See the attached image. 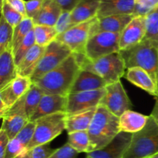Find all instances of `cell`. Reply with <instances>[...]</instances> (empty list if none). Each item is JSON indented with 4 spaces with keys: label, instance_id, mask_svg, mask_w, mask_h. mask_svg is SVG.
Returning a JSON list of instances; mask_svg holds the SVG:
<instances>
[{
    "label": "cell",
    "instance_id": "1",
    "mask_svg": "<svg viewBox=\"0 0 158 158\" xmlns=\"http://www.w3.org/2000/svg\"><path fill=\"white\" fill-rule=\"evenodd\" d=\"M80 69L73 53L60 66L34 83L46 94L68 96Z\"/></svg>",
    "mask_w": 158,
    "mask_h": 158
},
{
    "label": "cell",
    "instance_id": "2",
    "mask_svg": "<svg viewBox=\"0 0 158 158\" xmlns=\"http://www.w3.org/2000/svg\"><path fill=\"white\" fill-rule=\"evenodd\" d=\"M87 131L89 137L88 153L102 149L121 132L120 117L99 105Z\"/></svg>",
    "mask_w": 158,
    "mask_h": 158
},
{
    "label": "cell",
    "instance_id": "3",
    "mask_svg": "<svg viewBox=\"0 0 158 158\" xmlns=\"http://www.w3.org/2000/svg\"><path fill=\"white\" fill-rule=\"evenodd\" d=\"M120 52L127 69L140 67L144 69L158 86V46L144 39L136 46Z\"/></svg>",
    "mask_w": 158,
    "mask_h": 158
},
{
    "label": "cell",
    "instance_id": "4",
    "mask_svg": "<svg viewBox=\"0 0 158 158\" xmlns=\"http://www.w3.org/2000/svg\"><path fill=\"white\" fill-rule=\"evenodd\" d=\"M158 154V123L149 116L147 124L133 134L129 149L123 158H150Z\"/></svg>",
    "mask_w": 158,
    "mask_h": 158
},
{
    "label": "cell",
    "instance_id": "5",
    "mask_svg": "<svg viewBox=\"0 0 158 158\" xmlns=\"http://www.w3.org/2000/svg\"><path fill=\"white\" fill-rule=\"evenodd\" d=\"M126 69L125 61L120 52L105 56L94 61L88 60L81 68V69L96 73L107 84L120 80V78L124 76Z\"/></svg>",
    "mask_w": 158,
    "mask_h": 158
},
{
    "label": "cell",
    "instance_id": "6",
    "mask_svg": "<svg viewBox=\"0 0 158 158\" xmlns=\"http://www.w3.org/2000/svg\"><path fill=\"white\" fill-rule=\"evenodd\" d=\"M66 113H56L35 120V133L26 150L47 144L60 136L66 130Z\"/></svg>",
    "mask_w": 158,
    "mask_h": 158
},
{
    "label": "cell",
    "instance_id": "7",
    "mask_svg": "<svg viewBox=\"0 0 158 158\" xmlns=\"http://www.w3.org/2000/svg\"><path fill=\"white\" fill-rule=\"evenodd\" d=\"M72 54V50L61 42L56 40L52 42L46 46L43 57L34 73L30 77L32 83L38 81L43 76L56 69Z\"/></svg>",
    "mask_w": 158,
    "mask_h": 158
},
{
    "label": "cell",
    "instance_id": "8",
    "mask_svg": "<svg viewBox=\"0 0 158 158\" xmlns=\"http://www.w3.org/2000/svg\"><path fill=\"white\" fill-rule=\"evenodd\" d=\"M120 33L100 32L89 38L85 53L89 61H94L105 56L119 52Z\"/></svg>",
    "mask_w": 158,
    "mask_h": 158
},
{
    "label": "cell",
    "instance_id": "9",
    "mask_svg": "<svg viewBox=\"0 0 158 158\" xmlns=\"http://www.w3.org/2000/svg\"><path fill=\"white\" fill-rule=\"evenodd\" d=\"M104 97L100 101V105L117 117H120L127 110L132 107V104L128 97L121 81L108 84L105 87Z\"/></svg>",
    "mask_w": 158,
    "mask_h": 158
},
{
    "label": "cell",
    "instance_id": "10",
    "mask_svg": "<svg viewBox=\"0 0 158 158\" xmlns=\"http://www.w3.org/2000/svg\"><path fill=\"white\" fill-rule=\"evenodd\" d=\"M2 118V125L1 129L7 134L10 140L15 138L30 122L25 107V95L11 106Z\"/></svg>",
    "mask_w": 158,
    "mask_h": 158
},
{
    "label": "cell",
    "instance_id": "11",
    "mask_svg": "<svg viewBox=\"0 0 158 158\" xmlns=\"http://www.w3.org/2000/svg\"><path fill=\"white\" fill-rule=\"evenodd\" d=\"M95 19L75 25L66 32L58 35L56 40L67 46L72 50L73 53H85L91 26Z\"/></svg>",
    "mask_w": 158,
    "mask_h": 158
},
{
    "label": "cell",
    "instance_id": "12",
    "mask_svg": "<svg viewBox=\"0 0 158 158\" xmlns=\"http://www.w3.org/2000/svg\"><path fill=\"white\" fill-rule=\"evenodd\" d=\"M105 93L106 90L103 88L97 90L69 94L67 96L66 114H73L97 107L104 97Z\"/></svg>",
    "mask_w": 158,
    "mask_h": 158
},
{
    "label": "cell",
    "instance_id": "13",
    "mask_svg": "<svg viewBox=\"0 0 158 158\" xmlns=\"http://www.w3.org/2000/svg\"><path fill=\"white\" fill-rule=\"evenodd\" d=\"M133 134L121 131L102 149L86 154L87 158H123L131 144Z\"/></svg>",
    "mask_w": 158,
    "mask_h": 158
},
{
    "label": "cell",
    "instance_id": "14",
    "mask_svg": "<svg viewBox=\"0 0 158 158\" xmlns=\"http://www.w3.org/2000/svg\"><path fill=\"white\" fill-rule=\"evenodd\" d=\"M146 35L145 17L134 16L120 33V49L126 50L143 41Z\"/></svg>",
    "mask_w": 158,
    "mask_h": 158
},
{
    "label": "cell",
    "instance_id": "15",
    "mask_svg": "<svg viewBox=\"0 0 158 158\" xmlns=\"http://www.w3.org/2000/svg\"><path fill=\"white\" fill-rule=\"evenodd\" d=\"M134 17V15H114L100 19L96 17L91 26L89 37L103 32L121 33Z\"/></svg>",
    "mask_w": 158,
    "mask_h": 158
},
{
    "label": "cell",
    "instance_id": "16",
    "mask_svg": "<svg viewBox=\"0 0 158 158\" xmlns=\"http://www.w3.org/2000/svg\"><path fill=\"white\" fill-rule=\"evenodd\" d=\"M67 96L45 94L42 97L38 107L30 118V121H35L45 116L56 113H66Z\"/></svg>",
    "mask_w": 158,
    "mask_h": 158
},
{
    "label": "cell",
    "instance_id": "17",
    "mask_svg": "<svg viewBox=\"0 0 158 158\" xmlns=\"http://www.w3.org/2000/svg\"><path fill=\"white\" fill-rule=\"evenodd\" d=\"M32 84L30 78L18 76L4 89L0 90V101L10 108L28 92Z\"/></svg>",
    "mask_w": 158,
    "mask_h": 158
},
{
    "label": "cell",
    "instance_id": "18",
    "mask_svg": "<svg viewBox=\"0 0 158 158\" xmlns=\"http://www.w3.org/2000/svg\"><path fill=\"white\" fill-rule=\"evenodd\" d=\"M107 85L104 80L94 73L86 69H80L76 77L69 94L103 89Z\"/></svg>",
    "mask_w": 158,
    "mask_h": 158
},
{
    "label": "cell",
    "instance_id": "19",
    "mask_svg": "<svg viewBox=\"0 0 158 158\" xmlns=\"http://www.w3.org/2000/svg\"><path fill=\"white\" fill-rule=\"evenodd\" d=\"M135 0H100L97 17L98 19L114 15H133Z\"/></svg>",
    "mask_w": 158,
    "mask_h": 158
},
{
    "label": "cell",
    "instance_id": "20",
    "mask_svg": "<svg viewBox=\"0 0 158 158\" xmlns=\"http://www.w3.org/2000/svg\"><path fill=\"white\" fill-rule=\"evenodd\" d=\"M125 77L137 87L143 89L151 95L158 97V86L147 71L140 67L127 69Z\"/></svg>",
    "mask_w": 158,
    "mask_h": 158
},
{
    "label": "cell",
    "instance_id": "21",
    "mask_svg": "<svg viewBox=\"0 0 158 158\" xmlns=\"http://www.w3.org/2000/svg\"><path fill=\"white\" fill-rule=\"evenodd\" d=\"M18 77L17 66L12 49L0 52V90Z\"/></svg>",
    "mask_w": 158,
    "mask_h": 158
},
{
    "label": "cell",
    "instance_id": "22",
    "mask_svg": "<svg viewBox=\"0 0 158 158\" xmlns=\"http://www.w3.org/2000/svg\"><path fill=\"white\" fill-rule=\"evenodd\" d=\"M46 47L35 44L25 56L21 63L17 66L18 76L30 78L35 72L40 60L44 54Z\"/></svg>",
    "mask_w": 158,
    "mask_h": 158
},
{
    "label": "cell",
    "instance_id": "23",
    "mask_svg": "<svg viewBox=\"0 0 158 158\" xmlns=\"http://www.w3.org/2000/svg\"><path fill=\"white\" fill-rule=\"evenodd\" d=\"M97 108H91L76 114H67L66 119V131L67 134L88 131L97 111Z\"/></svg>",
    "mask_w": 158,
    "mask_h": 158
},
{
    "label": "cell",
    "instance_id": "24",
    "mask_svg": "<svg viewBox=\"0 0 158 158\" xmlns=\"http://www.w3.org/2000/svg\"><path fill=\"white\" fill-rule=\"evenodd\" d=\"M63 11L57 0H44L41 11L33 19L34 24L55 26Z\"/></svg>",
    "mask_w": 158,
    "mask_h": 158
},
{
    "label": "cell",
    "instance_id": "25",
    "mask_svg": "<svg viewBox=\"0 0 158 158\" xmlns=\"http://www.w3.org/2000/svg\"><path fill=\"white\" fill-rule=\"evenodd\" d=\"M100 5V0H82L71 12L73 24H80L96 18Z\"/></svg>",
    "mask_w": 158,
    "mask_h": 158
},
{
    "label": "cell",
    "instance_id": "26",
    "mask_svg": "<svg viewBox=\"0 0 158 158\" xmlns=\"http://www.w3.org/2000/svg\"><path fill=\"white\" fill-rule=\"evenodd\" d=\"M149 116L143 115L129 110L120 117V130L123 132L135 134L141 131L147 124Z\"/></svg>",
    "mask_w": 158,
    "mask_h": 158
},
{
    "label": "cell",
    "instance_id": "27",
    "mask_svg": "<svg viewBox=\"0 0 158 158\" xmlns=\"http://www.w3.org/2000/svg\"><path fill=\"white\" fill-rule=\"evenodd\" d=\"M33 30L35 44L43 47H46L52 42L55 41L59 35L54 26L35 25Z\"/></svg>",
    "mask_w": 158,
    "mask_h": 158
},
{
    "label": "cell",
    "instance_id": "28",
    "mask_svg": "<svg viewBox=\"0 0 158 158\" xmlns=\"http://www.w3.org/2000/svg\"><path fill=\"white\" fill-rule=\"evenodd\" d=\"M34 26H35V24L33 23V20L32 19L26 17L16 27L14 28L12 43V50L13 54L17 50L22 42L27 36L29 32L33 29Z\"/></svg>",
    "mask_w": 158,
    "mask_h": 158
},
{
    "label": "cell",
    "instance_id": "29",
    "mask_svg": "<svg viewBox=\"0 0 158 158\" xmlns=\"http://www.w3.org/2000/svg\"><path fill=\"white\" fill-rule=\"evenodd\" d=\"M44 94L45 93L35 83H32L30 89L25 94V107L29 120L38 107Z\"/></svg>",
    "mask_w": 158,
    "mask_h": 158
},
{
    "label": "cell",
    "instance_id": "30",
    "mask_svg": "<svg viewBox=\"0 0 158 158\" xmlns=\"http://www.w3.org/2000/svg\"><path fill=\"white\" fill-rule=\"evenodd\" d=\"M68 143L78 153L87 154L89 148V137L87 131L68 134Z\"/></svg>",
    "mask_w": 158,
    "mask_h": 158
},
{
    "label": "cell",
    "instance_id": "31",
    "mask_svg": "<svg viewBox=\"0 0 158 158\" xmlns=\"http://www.w3.org/2000/svg\"><path fill=\"white\" fill-rule=\"evenodd\" d=\"M146 35L145 38L158 46V7L145 16Z\"/></svg>",
    "mask_w": 158,
    "mask_h": 158
},
{
    "label": "cell",
    "instance_id": "32",
    "mask_svg": "<svg viewBox=\"0 0 158 158\" xmlns=\"http://www.w3.org/2000/svg\"><path fill=\"white\" fill-rule=\"evenodd\" d=\"M14 28L1 15L0 18V52L12 49Z\"/></svg>",
    "mask_w": 158,
    "mask_h": 158
},
{
    "label": "cell",
    "instance_id": "33",
    "mask_svg": "<svg viewBox=\"0 0 158 158\" xmlns=\"http://www.w3.org/2000/svg\"><path fill=\"white\" fill-rule=\"evenodd\" d=\"M34 45H35V35H34V30L32 29L29 32L25 40L22 42L17 50L14 52V59H15V63L17 66L19 65L25 56L32 49Z\"/></svg>",
    "mask_w": 158,
    "mask_h": 158
},
{
    "label": "cell",
    "instance_id": "34",
    "mask_svg": "<svg viewBox=\"0 0 158 158\" xmlns=\"http://www.w3.org/2000/svg\"><path fill=\"white\" fill-rule=\"evenodd\" d=\"M2 16L13 28L16 27L24 18L22 14L11 7L5 0H2Z\"/></svg>",
    "mask_w": 158,
    "mask_h": 158
},
{
    "label": "cell",
    "instance_id": "35",
    "mask_svg": "<svg viewBox=\"0 0 158 158\" xmlns=\"http://www.w3.org/2000/svg\"><path fill=\"white\" fill-rule=\"evenodd\" d=\"M55 151L56 149L51 148L49 143H47L26 150L16 158H49Z\"/></svg>",
    "mask_w": 158,
    "mask_h": 158
},
{
    "label": "cell",
    "instance_id": "36",
    "mask_svg": "<svg viewBox=\"0 0 158 158\" xmlns=\"http://www.w3.org/2000/svg\"><path fill=\"white\" fill-rule=\"evenodd\" d=\"M158 7V0H135L134 16H147Z\"/></svg>",
    "mask_w": 158,
    "mask_h": 158
},
{
    "label": "cell",
    "instance_id": "37",
    "mask_svg": "<svg viewBox=\"0 0 158 158\" xmlns=\"http://www.w3.org/2000/svg\"><path fill=\"white\" fill-rule=\"evenodd\" d=\"M74 26L75 25L73 24L72 19H71V12L63 10L54 27L60 35L69 30Z\"/></svg>",
    "mask_w": 158,
    "mask_h": 158
},
{
    "label": "cell",
    "instance_id": "38",
    "mask_svg": "<svg viewBox=\"0 0 158 158\" xmlns=\"http://www.w3.org/2000/svg\"><path fill=\"white\" fill-rule=\"evenodd\" d=\"M35 121H30L18 134L15 137L23 143V146L27 149L28 145L33 137L35 129Z\"/></svg>",
    "mask_w": 158,
    "mask_h": 158
},
{
    "label": "cell",
    "instance_id": "39",
    "mask_svg": "<svg viewBox=\"0 0 158 158\" xmlns=\"http://www.w3.org/2000/svg\"><path fill=\"white\" fill-rule=\"evenodd\" d=\"M26 151V148L23 146V143L15 137L9 140L4 158H16Z\"/></svg>",
    "mask_w": 158,
    "mask_h": 158
},
{
    "label": "cell",
    "instance_id": "40",
    "mask_svg": "<svg viewBox=\"0 0 158 158\" xmlns=\"http://www.w3.org/2000/svg\"><path fill=\"white\" fill-rule=\"evenodd\" d=\"M79 154L80 153L66 143L61 148L56 149L55 152L49 158H77Z\"/></svg>",
    "mask_w": 158,
    "mask_h": 158
},
{
    "label": "cell",
    "instance_id": "41",
    "mask_svg": "<svg viewBox=\"0 0 158 158\" xmlns=\"http://www.w3.org/2000/svg\"><path fill=\"white\" fill-rule=\"evenodd\" d=\"M44 0H29L26 2V17L32 20L39 15L43 7Z\"/></svg>",
    "mask_w": 158,
    "mask_h": 158
},
{
    "label": "cell",
    "instance_id": "42",
    "mask_svg": "<svg viewBox=\"0 0 158 158\" xmlns=\"http://www.w3.org/2000/svg\"><path fill=\"white\" fill-rule=\"evenodd\" d=\"M11 7L19 12L24 17H26V2L24 0H5Z\"/></svg>",
    "mask_w": 158,
    "mask_h": 158
},
{
    "label": "cell",
    "instance_id": "43",
    "mask_svg": "<svg viewBox=\"0 0 158 158\" xmlns=\"http://www.w3.org/2000/svg\"><path fill=\"white\" fill-rule=\"evenodd\" d=\"M10 139L3 130L0 131V158H4Z\"/></svg>",
    "mask_w": 158,
    "mask_h": 158
},
{
    "label": "cell",
    "instance_id": "44",
    "mask_svg": "<svg viewBox=\"0 0 158 158\" xmlns=\"http://www.w3.org/2000/svg\"><path fill=\"white\" fill-rule=\"evenodd\" d=\"M82 0H57L63 10L72 12Z\"/></svg>",
    "mask_w": 158,
    "mask_h": 158
},
{
    "label": "cell",
    "instance_id": "45",
    "mask_svg": "<svg viewBox=\"0 0 158 158\" xmlns=\"http://www.w3.org/2000/svg\"><path fill=\"white\" fill-rule=\"evenodd\" d=\"M150 116H151L154 118V120L158 123V97H156L155 104H154L152 112Z\"/></svg>",
    "mask_w": 158,
    "mask_h": 158
},
{
    "label": "cell",
    "instance_id": "46",
    "mask_svg": "<svg viewBox=\"0 0 158 158\" xmlns=\"http://www.w3.org/2000/svg\"><path fill=\"white\" fill-rule=\"evenodd\" d=\"M150 158H158V154H157V155H155V156H154V157H150Z\"/></svg>",
    "mask_w": 158,
    "mask_h": 158
},
{
    "label": "cell",
    "instance_id": "47",
    "mask_svg": "<svg viewBox=\"0 0 158 158\" xmlns=\"http://www.w3.org/2000/svg\"><path fill=\"white\" fill-rule=\"evenodd\" d=\"M86 158H87V157H86Z\"/></svg>",
    "mask_w": 158,
    "mask_h": 158
}]
</instances>
